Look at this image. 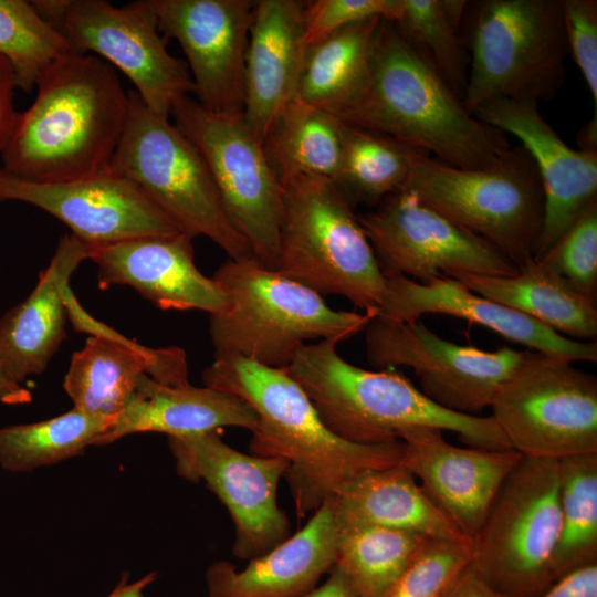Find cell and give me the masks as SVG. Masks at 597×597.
<instances>
[{"label": "cell", "instance_id": "cell-32", "mask_svg": "<svg viewBox=\"0 0 597 597\" xmlns=\"http://www.w3.org/2000/svg\"><path fill=\"white\" fill-rule=\"evenodd\" d=\"M421 154L425 153L388 136L345 124L341 160L333 182L352 207L377 206L404 188Z\"/></svg>", "mask_w": 597, "mask_h": 597}, {"label": "cell", "instance_id": "cell-2", "mask_svg": "<svg viewBox=\"0 0 597 597\" xmlns=\"http://www.w3.org/2000/svg\"><path fill=\"white\" fill-rule=\"evenodd\" d=\"M35 88L1 154L2 168L40 182L106 170L129 111V94L116 70L70 50L41 74Z\"/></svg>", "mask_w": 597, "mask_h": 597}, {"label": "cell", "instance_id": "cell-23", "mask_svg": "<svg viewBox=\"0 0 597 597\" xmlns=\"http://www.w3.org/2000/svg\"><path fill=\"white\" fill-rule=\"evenodd\" d=\"M386 286L376 315L412 322L426 314H444L484 326L528 350L597 362V343L563 336L540 322L469 290L460 281L441 276L419 283L402 275L385 276Z\"/></svg>", "mask_w": 597, "mask_h": 597}, {"label": "cell", "instance_id": "cell-5", "mask_svg": "<svg viewBox=\"0 0 597 597\" xmlns=\"http://www.w3.org/2000/svg\"><path fill=\"white\" fill-rule=\"evenodd\" d=\"M212 279L228 305L209 315L214 356H240L285 368L310 341L339 343L363 332L373 317L336 311L315 291L253 258L228 259Z\"/></svg>", "mask_w": 597, "mask_h": 597}, {"label": "cell", "instance_id": "cell-25", "mask_svg": "<svg viewBox=\"0 0 597 597\" xmlns=\"http://www.w3.org/2000/svg\"><path fill=\"white\" fill-rule=\"evenodd\" d=\"M87 243L72 233L61 237L31 293L0 317V368L21 384L42 374L66 338V291Z\"/></svg>", "mask_w": 597, "mask_h": 597}, {"label": "cell", "instance_id": "cell-11", "mask_svg": "<svg viewBox=\"0 0 597 597\" xmlns=\"http://www.w3.org/2000/svg\"><path fill=\"white\" fill-rule=\"evenodd\" d=\"M566 358L524 350L490 408L524 458L597 453V378Z\"/></svg>", "mask_w": 597, "mask_h": 597}, {"label": "cell", "instance_id": "cell-19", "mask_svg": "<svg viewBox=\"0 0 597 597\" xmlns=\"http://www.w3.org/2000/svg\"><path fill=\"white\" fill-rule=\"evenodd\" d=\"M65 298L74 328L91 334L85 345L72 355L64 376L63 388L74 408L115 418L144 374L167 386L189 384L184 349L143 346L87 314L71 287Z\"/></svg>", "mask_w": 597, "mask_h": 597}, {"label": "cell", "instance_id": "cell-7", "mask_svg": "<svg viewBox=\"0 0 597 597\" xmlns=\"http://www.w3.org/2000/svg\"><path fill=\"white\" fill-rule=\"evenodd\" d=\"M274 271L322 296L341 295L370 316L385 293V275L358 217L325 178L282 184Z\"/></svg>", "mask_w": 597, "mask_h": 597}, {"label": "cell", "instance_id": "cell-37", "mask_svg": "<svg viewBox=\"0 0 597 597\" xmlns=\"http://www.w3.org/2000/svg\"><path fill=\"white\" fill-rule=\"evenodd\" d=\"M70 50L32 1L0 0V55L10 63L19 90L31 92L41 74Z\"/></svg>", "mask_w": 597, "mask_h": 597}, {"label": "cell", "instance_id": "cell-44", "mask_svg": "<svg viewBox=\"0 0 597 597\" xmlns=\"http://www.w3.org/2000/svg\"><path fill=\"white\" fill-rule=\"evenodd\" d=\"M446 597H503L470 564L460 574Z\"/></svg>", "mask_w": 597, "mask_h": 597}, {"label": "cell", "instance_id": "cell-9", "mask_svg": "<svg viewBox=\"0 0 597 597\" xmlns=\"http://www.w3.org/2000/svg\"><path fill=\"white\" fill-rule=\"evenodd\" d=\"M129 111L108 168L135 182L184 232L203 235L229 259L253 258L231 223L206 163L170 121L129 91ZM254 259V258H253Z\"/></svg>", "mask_w": 597, "mask_h": 597}, {"label": "cell", "instance_id": "cell-34", "mask_svg": "<svg viewBox=\"0 0 597 597\" xmlns=\"http://www.w3.org/2000/svg\"><path fill=\"white\" fill-rule=\"evenodd\" d=\"M465 6L463 0H397L390 21L461 100L469 67L460 31Z\"/></svg>", "mask_w": 597, "mask_h": 597}, {"label": "cell", "instance_id": "cell-39", "mask_svg": "<svg viewBox=\"0 0 597 597\" xmlns=\"http://www.w3.org/2000/svg\"><path fill=\"white\" fill-rule=\"evenodd\" d=\"M537 261L578 293L597 296V199Z\"/></svg>", "mask_w": 597, "mask_h": 597}, {"label": "cell", "instance_id": "cell-33", "mask_svg": "<svg viewBox=\"0 0 597 597\" xmlns=\"http://www.w3.org/2000/svg\"><path fill=\"white\" fill-rule=\"evenodd\" d=\"M114 420L73 407L46 420L0 428V465L29 472L78 455L97 446Z\"/></svg>", "mask_w": 597, "mask_h": 597}, {"label": "cell", "instance_id": "cell-14", "mask_svg": "<svg viewBox=\"0 0 597 597\" xmlns=\"http://www.w3.org/2000/svg\"><path fill=\"white\" fill-rule=\"evenodd\" d=\"M366 357L378 370L408 367L421 391L439 406L479 416L523 357L510 346L488 352L444 339L420 320L373 316L364 328Z\"/></svg>", "mask_w": 597, "mask_h": 597}, {"label": "cell", "instance_id": "cell-20", "mask_svg": "<svg viewBox=\"0 0 597 597\" xmlns=\"http://www.w3.org/2000/svg\"><path fill=\"white\" fill-rule=\"evenodd\" d=\"M399 440L402 442L400 463L472 542L522 455L510 448L458 447L444 439L443 431L429 427L410 428Z\"/></svg>", "mask_w": 597, "mask_h": 597}, {"label": "cell", "instance_id": "cell-27", "mask_svg": "<svg viewBox=\"0 0 597 597\" xmlns=\"http://www.w3.org/2000/svg\"><path fill=\"white\" fill-rule=\"evenodd\" d=\"M256 425L258 416L253 408L237 396L208 386H167L144 374L97 446L132 433L158 432L181 437L219 431L223 427L252 432Z\"/></svg>", "mask_w": 597, "mask_h": 597}, {"label": "cell", "instance_id": "cell-40", "mask_svg": "<svg viewBox=\"0 0 597 597\" xmlns=\"http://www.w3.org/2000/svg\"><path fill=\"white\" fill-rule=\"evenodd\" d=\"M397 0H314L305 1L304 39L306 46L337 30L375 17L391 21Z\"/></svg>", "mask_w": 597, "mask_h": 597}, {"label": "cell", "instance_id": "cell-10", "mask_svg": "<svg viewBox=\"0 0 597 597\" xmlns=\"http://www.w3.org/2000/svg\"><path fill=\"white\" fill-rule=\"evenodd\" d=\"M558 461L522 457L471 542V565L503 597H536L554 582Z\"/></svg>", "mask_w": 597, "mask_h": 597}, {"label": "cell", "instance_id": "cell-4", "mask_svg": "<svg viewBox=\"0 0 597 597\" xmlns=\"http://www.w3.org/2000/svg\"><path fill=\"white\" fill-rule=\"evenodd\" d=\"M336 342L304 345L283 368L305 391L326 427L338 437L374 446L400 441L415 427L457 433L471 447L511 449L489 416L448 410L396 369L366 370L345 360Z\"/></svg>", "mask_w": 597, "mask_h": 597}, {"label": "cell", "instance_id": "cell-28", "mask_svg": "<svg viewBox=\"0 0 597 597\" xmlns=\"http://www.w3.org/2000/svg\"><path fill=\"white\" fill-rule=\"evenodd\" d=\"M339 530L378 526L427 538L468 541L400 462L359 475L331 498Z\"/></svg>", "mask_w": 597, "mask_h": 597}, {"label": "cell", "instance_id": "cell-36", "mask_svg": "<svg viewBox=\"0 0 597 597\" xmlns=\"http://www.w3.org/2000/svg\"><path fill=\"white\" fill-rule=\"evenodd\" d=\"M426 538L378 526L339 530L335 565L362 597H379Z\"/></svg>", "mask_w": 597, "mask_h": 597}, {"label": "cell", "instance_id": "cell-21", "mask_svg": "<svg viewBox=\"0 0 597 597\" xmlns=\"http://www.w3.org/2000/svg\"><path fill=\"white\" fill-rule=\"evenodd\" d=\"M534 101L498 100L475 109L482 123L515 136L534 160L544 192L541 258L597 199V150L569 147Z\"/></svg>", "mask_w": 597, "mask_h": 597}, {"label": "cell", "instance_id": "cell-1", "mask_svg": "<svg viewBox=\"0 0 597 597\" xmlns=\"http://www.w3.org/2000/svg\"><path fill=\"white\" fill-rule=\"evenodd\" d=\"M205 386L237 396L258 416L250 453L287 462L284 473L302 520L367 471L400 462L402 442L358 444L322 421L303 388L283 369L240 356H214Z\"/></svg>", "mask_w": 597, "mask_h": 597}, {"label": "cell", "instance_id": "cell-26", "mask_svg": "<svg viewBox=\"0 0 597 597\" xmlns=\"http://www.w3.org/2000/svg\"><path fill=\"white\" fill-rule=\"evenodd\" d=\"M339 528L331 499L316 509L295 534L243 569L228 561L206 570L210 597H300L336 563Z\"/></svg>", "mask_w": 597, "mask_h": 597}, {"label": "cell", "instance_id": "cell-24", "mask_svg": "<svg viewBox=\"0 0 597 597\" xmlns=\"http://www.w3.org/2000/svg\"><path fill=\"white\" fill-rule=\"evenodd\" d=\"M305 1H255L244 70L243 117L263 143L295 97L303 67Z\"/></svg>", "mask_w": 597, "mask_h": 597}, {"label": "cell", "instance_id": "cell-15", "mask_svg": "<svg viewBox=\"0 0 597 597\" xmlns=\"http://www.w3.org/2000/svg\"><path fill=\"white\" fill-rule=\"evenodd\" d=\"M385 276L427 283L453 273L505 276L519 269L499 249L400 189L357 216Z\"/></svg>", "mask_w": 597, "mask_h": 597}, {"label": "cell", "instance_id": "cell-8", "mask_svg": "<svg viewBox=\"0 0 597 597\" xmlns=\"http://www.w3.org/2000/svg\"><path fill=\"white\" fill-rule=\"evenodd\" d=\"M404 188L499 249L517 269L534 260L543 228L544 192L534 160L521 144L479 169L451 166L421 154Z\"/></svg>", "mask_w": 597, "mask_h": 597}, {"label": "cell", "instance_id": "cell-47", "mask_svg": "<svg viewBox=\"0 0 597 597\" xmlns=\"http://www.w3.org/2000/svg\"><path fill=\"white\" fill-rule=\"evenodd\" d=\"M31 400V392L21 384L11 380L0 368V402L6 405H24Z\"/></svg>", "mask_w": 597, "mask_h": 597}, {"label": "cell", "instance_id": "cell-18", "mask_svg": "<svg viewBox=\"0 0 597 597\" xmlns=\"http://www.w3.org/2000/svg\"><path fill=\"white\" fill-rule=\"evenodd\" d=\"M160 31L176 39L195 85L210 112L243 114L244 70L255 1L151 0Z\"/></svg>", "mask_w": 597, "mask_h": 597}, {"label": "cell", "instance_id": "cell-22", "mask_svg": "<svg viewBox=\"0 0 597 597\" xmlns=\"http://www.w3.org/2000/svg\"><path fill=\"white\" fill-rule=\"evenodd\" d=\"M193 238L186 232L87 244L100 289L127 285L161 310L223 311L228 301L195 263Z\"/></svg>", "mask_w": 597, "mask_h": 597}, {"label": "cell", "instance_id": "cell-17", "mask_svg": "<svg viewBox=\"0 0 597 597\" xmlns=\"http://www.w3.org/2000/svg\"><path fill=\"white\" fill-rule=\"evenodd\" d=\"M0 201L32 205L87 244L184 232L130 179L104 171L57 182L18 177L0 167Z\"/></svg>", "mask_w": 597, "mask_h": 597}, {"label": "cell", "instance_id": "cell-31", "mask_svg": "<svg viewBox=\"0 0 597 597\" xmlns=\"http://www.w3.org/2000/svg\"><path fill=\"white\" fill-rule=\"evenodd\" d=\"M345 123L294 97L263 140L281 185L301 177L334 180L343 149Z\"/></svg>", "mask_w": 597, "mask_h": 597}, {"label": "cell", "instance_id": "cell-38", "mask_svg": "<svg viewBox=\"0 0 597 597\" xmlns=\"http://www.w3.org/2000/svg\"><path fill=\"white\" fill-rule=\"evenodd\" d=\"M471 562V542L426 538L379 597H446Z\"/></svg>", "mask_w": 597, "mask_h": 597}, {"label": "cell", "instance_id": "cell-13", "mask_svg": "<svg viewBox=\"0 0 597 597\" xmlns=\"http://www.w3.org/2000/svg\"><path fill=\"white\" fill-rule=\"evenodd\" d=\"M170 117L203 158L223 208L250 244L254 260L274 270L282 185L261 139L242 114L210 112L190 96L175 105Z\"/></svg>", "mask_w": 597, "mask_h": 597}, {"label": "cell", "instance_id": "cell-3", "mask_svg": "<svg viewBox=\"0 0 597 597\" xmlns=\"http://www.w3.org/2000/svg\"><path fill=\"white\" fill-rule=\"evenodd\" d=\"M337 117L460 168L489 167L511 147L504 133L464 107L388 20L383 22L363 88Z\"/></svg>", "mask_w": 597, "mask_h": 597}, {"label": "cell", "instance_id": "cell-6", "mask_svg": "<svg viewBox=\"0 0 597 597\" xmlns=\"http://www.w3.org/2000/svg\"><path fill=\"white\" fill-rule=\"evenodd\" d=\"M464 107L498 100L549 101L564 85L568 53L563 0L467 1Z\"/></svg>", "mask_w": 597, "mask_h": 597}, {"label": "cell", "instance_id": "cell-43", "mask_svg": "<svg viewBox=\"0 0 597 597\" xmlns=\"http://www.w3.org/2000/svg\"><path fill=\"white\" fill-rule=\"evenodd\" d=\"M15 90L18 85L14 72L0 55V156L13 134L20 114L14 103Z\"/></svg>", "mask_w": 597, "mask_h": 597}, {"label": "cell", "instance_id": "cell-45", "mask_svg": "<svg viewBox=\"0 0 597 597\" xmlns=\"http://www.w3.org/2000/svg\"><path fill=\"white\" fill-rule=\"evenodd\" d=\"M300 597H362L344 572L336 565L328 572V577L321 586Z\"/></svg>", "mask_w": 597, "mask_h": 597}, {"label": "cell", "instance_id": "cell-35", "mask_svg": "<svg viewBox=\"0 0 597 597\" xmlns=\"http://www.w3.org/2000/svg\"><path fill=\"white\" fill-rule=\"evenodd\" d=\"M559 533L553 558L556 580L597 563V453L558 461Z\"/></svg>", "mask_w": 597, "mask_h": 597}, {"label": "cell", "instance_id": "cell-30", "mask_svg": "<svg viewBox=\"0 0 597 597\" xmlns=\"http://www.w3.org/2000/svg\"><path fill=\"white\" fill-rule=\"evenodd\" d=\"M384 20L350 24L308 45L295 97L337 116L367 80Z\"/></svg>", "mask_w": 597, "mask_h": 597}, {"label": "cell", "instance_id": "cell-16", "mask_svg": "<svg viewBox=\"0 0 597 597\" xmlns=\"http://www.w3.org/2000/svg\"><path fill=\"white\" fill-rule=\"evenodd\" d=\"M168 446L177 474L205 482L228 510L237 558H256L290 536L291 524L276 499L286 461L243 453L223 442L219 431L168 437Z\"/></svg>", "mask_w": 597, "mask_h": 597}, {"label": "cell", "instance_id": "cell-12", "mask_svg": "<svg viewBox=\"0 0 597 597\" xmlns=\"http://www.w3.org/2000/svg\"><path fill=\"white\" fill-rule=\"evenodd\" d=\"M32 2L72 51L93 54L119 70L153 112L170 117L179 101L195 94L187 64L166 48L151 0L122 7L105 0Z\"/></svg>", "mask_w": 597, "mask_h": 597}, {"label": "cell", "instance_id": "cell-41", "mask_svg": "<svg viewBox=\"0 0 597 597\" xmlns=\"http://www.w3.org/2000/svg\"><path fill=\"white\" fill-rule=\"evenodd\" d=\"M563 14L567 49L591 94L590 122L597 125V1L563 0Z\"/></svg>", "mask_w": 597, "mask_h": 597}, {"label": "cell", "instance_id": "cell-29", "mask_svg": "<svg viewBox=\"0 0 597 597\" xmlns=\"http://www.w3.org/2000/svg\"><path fill=\"white\" fill-rule=\"evenodd\" d=\"M469 290L515 310L556 333L596 342V300L575 291L563 277L532 260L513 275L453 273Z\"/></svg>", "mask_w": 597, "mask_h": 597}, {"label": "cell", "instance_id": "cell-42", "mask_svg": "<svg viewBox=\"0 0 597 597\" xmlns=\"http://www.w3.org/2000/svg\"><path fill=\"white\" fill-rule=\"evenodd\" d=\"M536 597H597V563L566 573Z\"/></svg>", "mask_w": 597, "mask_h": 597}, {"label": "cell", "instance_id": "cell-46", "mask_svg": "<svg viewBox=\"0 0 597 597\" xmlns=\"http://www.w3.org/2000/svg\"><path fill=\"white\" fill-rule=\"evenodd\" d=\"M157 578V573L151 572L135 582L129 580L128 574H123L117 585L106 597H144V590Z\"/></svg>", "mask_w": 597, "mask_h": 597}]
</instances>
